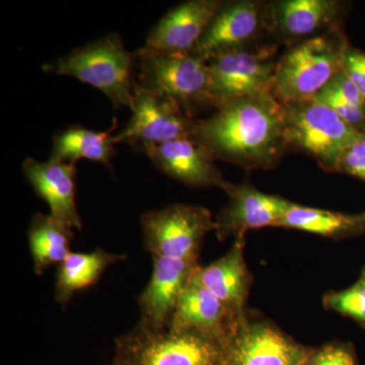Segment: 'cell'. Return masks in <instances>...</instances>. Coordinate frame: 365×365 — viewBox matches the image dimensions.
Here are the masks:
<instances>
[{"instance_id":"6da1fadb","label":"cell","mask_w":365,"mask_h":365,"mask_svg":"<svg viewBox=\"0 0 365 365\" xmlns=\"http://www.w3.org/2000/svg\"><path fill=\"white\" fill-rule=\"evenodd\" d=\"M191 138L215 160L244 169H271L288 150L283 106L272 93L235 98L196 120Z\"/></svg>"},{"instance_id":"7a4b0ae2","label":"cell","mask_w":365,"mask_h":365,"mask_svg":"<svg viewBox=\"0 0 365 365\" xmlns=\"http://www.w3.org/2000/svg\"><path fill=\"white\" fill-rule=\"evenodd\" d=\"M42 69L98 88L109 98L115 110L131 108L137 86L135 58L118 34L76 48L66 56L45 63Z\"/></svg>"},{"instance_id":"3957f363","label":"cell","mask_w":365,"mask_h":365,"mask_svg":"<svg viewBox=\"0 0 365 365\" xmlns=\"http://www.w3.org/2000/svg\"><path fill=\"white\" fill-rule=\"evenodd\" d=\"M227 347L202 334L136 325L117 338L114 365H225Z\"/></svg>"},{"instance_id":"277c9868","label":"cell","mask_w":365,"mask_h":365,"mask_svg":"<svg viewBox=\"0 0 365 365\" xmlns=\"http://www.w3.org/2000/svg\"><path fill=\"white\" fill-rule=\"evenodd\" d=\"M346 49L332 32L297 43L278 61L274 98L285 105L316 97L342 71Z\"/></svg>"},{"instance_id":"5b68a950","label":"cell","mask_w":365,"mask_h":365,"mask_svg":"<svg viewBox=\"0 0 365 365\" xmlns=\"http://www.w3.org/2000/svg\"><path fill=\"white\" fill-rule=\"evenodd\" d=\"M137 85L175 101L189 117L212 106L207 62L192 54H167L143 47L134 52Z\"/></svg>"},{"instance_id":"8992f818","label":"cell","mask_w":365,"mask_h":365,"mask_svg":"<svg viewBox=\"0 0 365 365\" xmlns=\"http://www.w3.org/2000/svg\"><path fill=\"white\" fill-rule=\"evenodd\" d=\"M282 106L287 148L307 153L324 169L337 170L346 148L365 134L314 98Z\"/></svg>"},{"instance_id":"52a82bcc","label":"cell","mask_w":365,"mask_h":365,"mask_svg":"<svg viewBox=\"0 0 365 365\" xmlns=\"http://www.w3.org/2000/svg\"><path fill=\"white\" fill-rule=\"evenodd\" d=\"M144 248L151 256L176 260H198L204 237L215 230L207 208L173 204L143 213L140 217Z\"/></svg>"},{"instance_id":"ba28073f","label":"cell","mask_w":365,"mask_h":365,"mask_svg":"<svg viewBox=\"0 0 365 365\" xmlns=\"http://www.w3.org/2000/svg\"><path fill=\"white\" fill-rule=\"evenodd\" d=\"M271 50H234L208 60L213 107L235 98L272 93L278 61Z\"/></svg>"},{"instance_id":"9c48e42d","label":"cell","mask_w":365,"mask_h":365,"mask_svg":"<svg viewBox=\"0 0 365 365\" xmlns=\"http://www.w3.org/2000/svg\"><path fill=\"white\" fill-rule=\"evenodd\" d=\"M131 119L113 136L114 143L160 144L191 138L196 120L189 117L175 101L144 91L138 85L134 91Z\"/></svg>"},{"instance_id":"30bf717a","label":"cell","mask_w":365,"mask_h":365,"mask_svg":"<svg viewBox=\"0 0 365 365\" xmlns=\"http://www.w3.org/2000/svg\"><path fill=\"white\" fill-rule=\"evenodd\" d=\"M265 31H272L269 6L251 0L222 1L192 54L207 62L222 53L245 49Z\"/></svg>"},{"instance_id":"8fae6325","label":"cell","mask_w":365,"mask_h":365,"mask_svg":"<svg viewBox=\"0 0 365 365\" xmlns=\"http://www.w3.org/2000/svg\"><path fill=\"white\" fill-rule=\"evenodd\" d=\"M151 257L153 269L150 279L137 299L140 312L137 325L162 332L169 329L180 297L199 265L196 261Z\"/></svg>"},{"instance_id":"7c38bea8","label":"cell","mask_w":365,"mask_h":365,"mask_svg":"<svg viewBox=\"0 0 365 365\" xmlns=\"http://www.w3.org/2000/svg\"><path fill=\"white\" fill-rule=\"evenodd\" d=\"M309 353L279 329L246 319L230 341L225 365H304Z\"/></svg>"},{"instance_id":"4fadbf2b","label":"cell","mask_w":365,"mask_h":365,"mask_svg":"<svg viewBox=\"0 0 365 365\" xmlns=\"http://www.w3.org/2000/svg\"><path fill=\"white\" fill-rule=\"evenodd\" d=\"M165 176L191 187H218L227 190L230 182L216 168L215 158L192 138L160 144L136 146Z\"/></svg>"},{"instance_id":"5bb4252c","label":"cell","mask_w":365,"mask_h":365,"mask_svg":"<svg viewBox=\"0 0 365 365\" xmlns=\"http://www.w3.org/2000/svg\"><path fill=\"white\" fill-rule=\"evenodd\" d=\"M230 201L215 220V232L220 240L235 235L244 239L249 230L277 227L292 203L281 197L263 193L251 185H228L225 190Z\"/></svg>"},{"instance_id":"9a60e30c","label":"cell","mask_w":365,"mask_h":365,"mask_svg":"<svg viewBox=\"0 0 365 365\" xmlns=\"http://www.w3.org/2000/svg\"><path fill=\"white\" fill-rule=\"evenodd\" d=\"M245 318L235 316L207 288L191 280L178 302L168 330L189 331L230 344V341Z\"/></svg>"},{"instance_id":"2e32d148","label":"cell","mask_w":365,"mask_h":365,"mask_svg":"<svg viewBox=\"0 0 365 365\" xmlns=\"http://www.w3.org/2000/svg\"><path fill=\"white\" fill-rule=\"evenodd\" d=\"M220 4V0H189L178 4L153 26L143 47L167 54H190Z\"/></svg>"},{"instance_id":"e0dca14e","label":"cell","mask_w":365,"mask_h":365,"mask_svg":"<svg viewBox=\"0 0 365 365\" xmlns=\"http://www.w3.org/2000/svg\"><path fill=\"white\" fill-rule=\"evenodd\" d=\"M21 169L36 195L49 206L53 217L73 230L83 228L76 206V165L50 160L41 163L26 158Z\"/></svg>"},{"instance_id":"ac0fdd59","label":"cell","mask_w":365,"mask_h":365,"mask_svg":"<svg viewBox=\"0 0 365 365\" xmlns=\"http://www.w3.org/2000/svg\"><path fill=\"white\" fill-rule=\"evenodd\" d=\"M272 31L287 40L311 39L326 34L337 21L340 4L334 0H282L269 6Z\"/></svg>"},{"instance_id":"d6986e66","label":"cell","mask_w":365,"mask_h":365,"mask_svg":"<svg viewBox=\"0 0 365 365\" xmlns=\"http://www.w3.org/2000/svg\"><path fill=\"white\" fill-rule=\"evenodd\" d=\"M193 279L207 288L230 311L244 318L242 309L249 294L250 274L244 258V239H237L225 256L205 267L198 266Z\"/></svg>"},{"instance_id":"ffe728a7","label":"cell","mask_w":365,"mask_h":365,"mask_svg":"<svg viewBox=\"0 0 365 365\" xmlns=\"http://www.w3.org/2000/svg\"><path fill=\"white\" fill-rule=\"evenodd\" d=\"M126 259V255L112 254L103 249L88 253L72 252L57 266L55 302L66 307L76 292L95 285L110 266Z\"/></svg>"},{"instance_id":"44dd1931","label":"cell","mask_w":365,"mask_h":365,"mask_svg":"<svg viewBox=\"0 0 365 365\" xmlns=\"http://www.w3.org/2000/svg\"><path fill=\"white\" fill-rule=\"evenodd\" d=\"M116 128V120L111 129L103 132L90 130L81 125L69 127L53 138L50 160L76 165L79 160H88L109 167L115 155L112 133Z\"/></svg>"},{"instance_id":"7402d4cb","label":"cell","mask_w":365,"mask_h":365,"mask_svg":"<svg viewBox=\"0 0 365 365\" xmlns=\"http://www.w3.org/2000/svg\"><path fill=\"white\" fill-rule=\"evenodd\" d=\"M73 228L60 222L51 215L36 213L28 230L29 247L34 272L42 275L53 265L58 266L72 253Z\"/></svg>"},{"instance_id":"603a6c76","label":"cell","mask_w":365,"mask_h":365,"mask_svg":"<svg viewBox=\"0 0 365 365\" xmlns=\"http://www.w3.org/2000/svg\"><path fill=\"white\" fill-rule=\"evenodd\" d=\"M277 227L295 228L325 237H341L365 227V215H345L292 203Z\"/></svg>"},{"instance_id":"cb8c5ba5","label":"cell","mask_w":365,"mask_h":365,"mask_svg":"<svg viewBox=\"0 0 365 365\" xmlns=\"http://www.w3.org/2000/svg\"><path fill=\"white\" fill-rule=\"evenodd\" d=\"M325 304L338 313L351 317L365 324V285L359 282L340 292L325 297Z\"/></svg>"},{"instance_id":"d4e9b609","label":"cell","mask_w":365,"mask_h":365,"mask_svg":"<svg viewBox=\"0 0 365 365\" xmlns=\"http://www.w3.org/2000/svg\"><path fill=\"white\" fill-rule=\"evenodd\" d=\"M314 98L330 107L346 123L362 132L361 128L365 125V110L346 102L344 98L326 86Z\"/></svg>"},{"instance_id":"484cf974","label":"cell","mask_w":365,"mask_h":365,"mask_svg":"<svg viewBox=\"0 0 365 365\" xmlns=\"http://www.w3.org/2000/svg\"><path fill=\"white\" fill-rule=\"evenodd\" d=\"M337 170L365 181V134L356 143L346 148L341 155Z\"/></svg>"},{"instance_id":"4316f807","label":"cell","mask_w":365,"mask_h":365,"mask_svg":"<svg viewBox=\"0 0 365 365\" xmlns=\"http://www.w3.org/2000/svg\"><path fill=\"white\" fill-rule=\"evenodd\" d=\"M304 365H356L352 353L341 345H327L309 354Z\"/></svg>"},{"instance_id":"83f0119b","label":"cell","mask_w":365,"mask_h":365,"mask_svg":"<svg viewBox=\"0 0 365 365\" xmlns=\"http://www.w3.org/2000/svg\"><path fill=\"white\" fill-rule=\"evenodd\" d=\"M342 71L365 98V53L346 49Z\"/></svg>"},{"instance_id":"f1b7e54d","label":"cell","mask_w":365,"mask_h":365,"mask_svg":"<svg viewBox=\"0 0 365 365\" xmlns=\"http://www.w3.org/2000/svg\"><path fill=\"white\" fill-rule=\"evenodd\" d=\"M329 90L337 93L341 98H344L346 102L365 110V98L361 95L359 88L354 83L347 78L344 71H341L339 73L334 76L332 81L326 86Z\"/></svg>"},{"instance_id":"f546056e","label":"cell","mask_w":365,"mask_h":365,"mask_svg":"<svg viewBox=\"0 0 365 365\" xmlns=\"http://www.w3.org/2000/svg\"><path fill=\"white\" fill-rule=\"evenodd\" d=\"M360 282L364 283V284L365 285V271L364 272V275H362V278L361 280H360Z\"/></svg>"}]
</instances>
